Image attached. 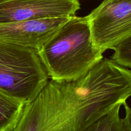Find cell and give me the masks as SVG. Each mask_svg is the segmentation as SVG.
<instances>
[{
    "mask_svg": "<svg viewBox=\"0 0 131 131\" xmlns=\"http://www.w3.org/2000/svg\"><path fill=\"white\" fill-rule=\"evenodd\" d=\"M131 96V70L103 58L75 80H49L8 131H84Z\"/></svg>",
    "mask_w": 131,
    "mask_h": 131,
    "instance_id": "1",
    "label": "cell"
},
{
    "mask_svg": "<svg viewBox=\"0 0 131 131\" xmlns=\"http://www.w3.org/2000/svg\"><path fill=\"white\" fill-rule=\"evenodd\" d=\"M49 78L71 81L104 58L93 43L88 17L72 16L38 50Z\"/></svg>",
    "mask_w": 131,
    "mask_h": 131,
    "instance_id": "2",
    "label": "cell"
},
{
    "mask_svg": "<svg viewBox=\"0 0 131 131\" xmlns=\"http://www.w3.org/2000/svg\"><path fill=\"white\" fill-rule=\"evenodd\" d=\"M49 80L38 50L0 41V89L28 102Z\"/></svg>",
    "mask_w": 131,
    "mask_h": 131,
    "instance_id": "3",
    "label": "cell"
},
{
    "mask_svg": "<svg viewBox=\"0 0 131 131\" xmlns=\"http://www.w3.org/2000/svg\"><path fill=\"white\" fill-rule=\"evenodd\" d=\"M87 17L93 44L102 53L131 35V0H104Z\"/></svg>",
    "mask_w": 131,
    "mask_h": 131,
    "instance_id": "4",
    "label": "cell"
},
{
    "mask_svg": "<svg viewBox=\"0 0 131 131\" xmlns=\"http://www.w3.org/2000/svg\"><path fill=\"white\" fill-rule=\"evenodd\" d=\"M79 0H0V23L74 16Z\"/></svg>",
    "mask_w": 131,
    "mask_h": 131,
    "instance_id": "5",
    "label": "cell"
},
{
    "mask_svg": "<svg viewBox=\"0 0 131 131\" xmlns=\"http://www.w3.org/2000/svg\"><path fill=\"white\" fill-rule=\"evenodd\" d=\"M71 17L0 23V41L38 50Z\"/></svg>",
    "mask_w": 131,
    "mask_h": 131,
    "instance_id": "6",
    "label": "cell"
},
{
    "mask_svg": "<svg viewBox=\"0 0 131 131\" xmlns=\"http://www.w3.org/2000/svg\"><path fill=\"white\" fill-rule=\"evenodd\" d=\"M26 102L0 89V130L8 131L14 126Z\"/></svg>",
    "mask_w": 131,
    "mask_h": 131,
    "instance_id": "7",
    "label": "cell"
},
{
    "mask_svg": "<svg viewBox=\"0 0 131 131\" xmlns=\"http://www.w3.org/2000/svg\"><path fill=\"white\" fill-rule=\"evenodd\" d=\"M122 104L116 105L110 112L90 125L84 131H127L124 120L120 116Z\"/></svg>",
    "mask_w": 131,
    "mask_h": 131,
    "instance_id": "8",
    "label": "cell"
},
{
    "mask_svg": "<svg viewBox=\"0 0 131 131\" xmlns=\"http://www.w3.org/2000/svg\"><path fill=\"white\" fill-rule=\"evenodd\" d=\"M111 59L119 65L131 69V35L122 41L115 47Z\"/></svg>",
    "mask_w": 131,
    "mask_h": 131,
    "instance_id": "9",
    "label": "cell"
},
{
    "mask_svg": "<svg viewBox=\"0 0 131 131\" xmlns=\"http://www.w3.org/2000/svg\"><path fill=\"white\" fill-rule=\"evenodd\" d=\"M123 106L125 107V116L124 120V124L127 131H131V107H129L127 103L123 104Z\"/></svg>",
    "mask_w": 131,
    "mask_h": 131,
    "instance_id": "10",
    "label": "cell"
},
{
    "mask_svg": "<svg viewBox=\"0 0 131 131\" xmlns=\"http://www.w3.org/2000/svg\"><path fill=\"white\" fill-rule=\"evenodd\" d=\"M0 131H1V130H0Z\"/></svg>",
    "mask_w": 131,
    "mask_h": 131,
    "instance_id": "11",
    "label": "cell"
}]
</instances>
